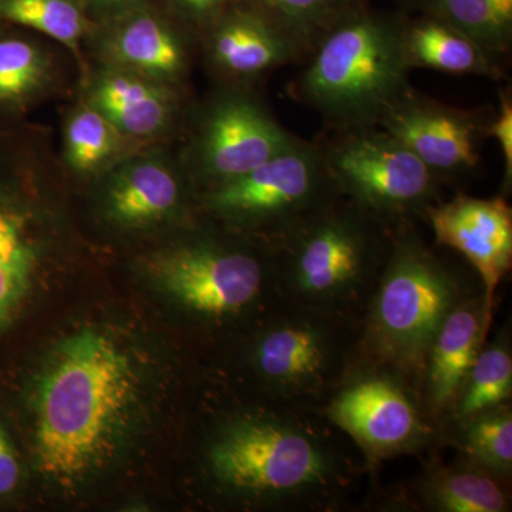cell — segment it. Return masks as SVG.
I'll return each mask as SVG.
<instances>
[{"instance_id": "22", "label": "cell", "mask_w": 512, "mask_h": 512, "mask_svg": "<svg viewBox=\"0 0 512 512\" xmlns=\"http://www.w3.org/2000/svg\"><path fill=\"white\" fill-rule=\"evenodd\" d=\"M424 15L470 37L491 57L508 50L512 40V0H419Z\"/></svg>"}, {"instance_id": "25", "label": "cell", "mask_w": 512, "mask_h": 512, "mask_svg": "<svg viewBox=\"0 0 512 512\" xmlns=\"http://www.w3.org/2000/svg\"><path fill=\"white\" fill-rule=\"evenodd\" d=\"M275 20L299 45L312 47L320 36L362 0H247Z\"/></svg>"}, {"instance_id": "29", "label": "cell", "mask_w": 512, "mask_h": 512, "mask_svg": "<svg viewBox=\"0 0 512 512\" xmlns=\"http://www.w3.org/2000/svg\"><path fill=\"white\" fill-rule=\"evenodd\" d=\"M235 0H168L174 15L205 32Z\"/></svg>"}, {"instance_id": "17", "label": "cell", "mask_w": 512, "mask_h": 512, "mask_svg": "<svg viewBox=\"0 0 512 512\" xmlns=\"http://www.w3.org/2000/svg\"><path fill=\"white\" fill-rule=\"evenodd\" d=\"M404 55L410 69L427 67L450 74L497 76L494 57L447 23L424 15L404 25Z\"/></svg>"}, {"instance_id": "12", "label": "cell", "mask_w": 512, "mask_h": 512, "mask_svg": "<svg viewBox=\"0 0 512 512\" xmlns=\"http://www.w3.org/2000/svg\"><path fill=\"white\" fill-rule=\"evenodd\" d=\"M205 35L211 63L231 79H254L271 72L303 49L279 23L247 0H235Z\"/></svg>"}, {"instance_id": "6", "label": "cell", "mask_w": 512, "mask_h": 512, "mask_svg": "<svg viewBox=\"0 0 512 512\" xmlns=\"http://www.w3.org/2000/svg\"><path fill=\"white\" fill-rule=\"evenodd\" d=\"M148 268L175 299L205 315L237 312L261 288V265L254 256L214 245L167 249L154 255Z\"/></svg>"}, {"instance_id": "20", "label": "cell", "mask_w": 512, "mask_h": 512, "mask_svg": "<svg viewBox=\"0 0 512 512\" xmlns=\"http://www.w3.org/2000/svg\"><path fill=\"white\" fill-rule=\"evenodd\" d=\"M63 140L64 165L80 177L104 173L124 157L128 141L86 100L67 119Z\"/></svg>"}, {"instance_id": "2", "label": "cell", "mask_w": 512, "mask_h": 512, "mask_svg": "<svg viewBox=\"0 0 512 512\" xmlns=\"http://www.w3.org/2000/svg\"><path fill=\"white\" fill-rule=\"evenodd\" d=\"M402 19L359 6L316 43L296 94L323 119L345 130L380 126L412 93Z\"/></svg>"}, {"instance_id": "9", "label": "cell", "mask_w": 512, "mask_h": 512, "mask_svg": "<svg viewBox=\"0 0 512 512\" xmlns=\"http://www.w3.org/2000/svg\"><path fill=\"white\" fill-rule=\"evenodd\" d=\"M380 126L433 173H458L478 164V138L485 127L467 111L410 93Z\"/></svg>"}, {"instance_id": "24", "label": "cell", "mask_w": 512, "mask_h": 512, "mask_svg": "<svg viewBox=\"0 0 512 512\" xmlns=\"http://www.w3.org/2000/svg\"><path fill=\"white\" fill-rule=\"evenodd\" d=\"M325 362L322 340L306 328H281L269 333L258 350L262 372L278 382H302Z\"/></svg>"}, {"instance_id": "31", "label": "cell", "mask_w": 512, "mask_h": 512, "mask_svg": "<svg viewBox=\"0 0 512 512\" xmlns=\"http://www.w3.org/2000/svg\"><path fill=\"white\" fill-rule=\"evenodd\" d=\"M20 468L15 448L10 443L9 434L0 423V495L8 494L18 484Z\"/></svg>"}, {"instance_id": "30", "label": "cell", "mask_w": 512, "mask_h": 512, "mask_svg": "<svg viewBox=\"0 0 512 512\" xmlns=\"http://www.w3.org/2000/svg\"><path fill=\"white\" fill-rule=\"evenodd\" d=\"M485 137H493L501 148L504 160L505 183L512 177V103L510 96L501 94L500 111L497 117L484 128Z\"/></svg>"}, {"instance_id": "7", "label": "cell", "mask_w": 512, "mask_h": 512, "mask_svg": "<svg viewBox=\"0 0 512 512\" xmlns=\"http://www.w3.org/2000/svg\"><path fill=\"white\" fill-rule=\"evenodd\" d=\"M328 180L323 150L299 140L248 174L212 188L208 204L235 220H271L305 207Z\"/></svg>"}, {"instance_id": "8", "label": "cell", "mask_w": 512, "mask_h": 512, "mask_svg": "<svg viewBox=\"0 0 512 512\" xmlns=\"http://www.w3.org/2000/svg\"><path fill=\"white\" fill-rule=\"evenodd\" d=\"M451 305L447 279L426 255L403 249L386 276L377 319L394 349L416 355L433 342Z\"/></svg>"}, {"instance_id": "21", "label": "cell", "mask_w": 512, "mask_h": 512, "mask_svg": "<svg viewBox=\"0 0 512 512\" xmlns=\"http://www.w3.org/2000/svg\"><path fill=\"white\" fill-rule=\"evenodd\" d=\"M480 338V323L470 309H458L444 318L431 357L434 403L444 404L456 394L476 360Z\"/></svg>"}, {"instance_id": "32", "label": "cell", "mask_w": 512, "mask_h": 512, "mask_svg": "<svg viewBox=\"0 0 512 512\" xmlns=\"http://www.w3.org/2000/svg\"><path fill=\"white\" fill-rule=\"evenodd\" d=\"M147 0H84L90 15H100L109 19L111 16L120 15L127 10L146 5Z\"/></svg>"}, {"instance_id": "16", "label": "cell", "mask_w": 512, "mask_h": 512, "mask_svg": "<svg viewBox=\"0 0 512 512\" xmlns=\"http://www.w3.org/2000/svg\"><path fill=\"white\" fill-rule=\"evenodd\" d=\"M363 241L348 224L329 221L312 229L298 249L295 272L303 289L335 291L348 285L362 268Z\"/></svg>"}, {"instance_id": "14", "label": "cell", "mask_w": 512, "mask_h": 512, "mask_svg": "<svg viewBox=\"0 0 512 512\" xmlns=\"http://www.w3.org/2000/svg\"><path fill=\"white\" fill-rule=\"evenodd\" d=\"M87 103L127 140H151L174 123V87L119 67L104 66L90 84Z\"/></svg>"}, {"instance_id": "19", "label": "cell", "mask_w": 512, "mask_h": 512, "mask_svg": "<svg viewBox=\"0 0 512 512\" xmlns=\"http://www.w3.org/2000/svg\"><path fill=\"white\" fill-rule=\"evenodd\" d=\"M60 62L49 46L23 37L0 39V106L25 107L55 92Z\"/></svg>"}, {"instance_id": "28", "label": "cell", "mask_w": 512, "mask_h": 512, "mask_svg": "<svg viewBox=\"0 0 512 512\" xmlns=\"http://www.w3.org/2000/svg\"><path fill=\"white\" fill-rule=\"evenodd\" d=\"M474 456L488 466L507 470L512 463V421L510 414L478 421L468 434Z\"/></svg>"}, {"instance_id": "26", "label": "cell", "mask_w": 512, "mask_h": 512, "mask_svg": "<svg viewBox=\"0 0 512 512\" xmlns=\"http://www.w3.org/2000/svg\"><path fill=\"white\" fill-rule=\"evenodd\" d=\"M463 402V414H474L507 399L512 386V362L507 352L491 349L476 357Z\"/></svg>"}, {"instance_id": "1", "label": "cell", "mask_w": 512, "mask_h": 512, "mask_svg": "<svg viewBox=\"0 0 512 512\" xmlns=\"http://www.w3.org/2000/svg\"><path fill=\"white\" fill-rule=\"evenodd\" d=\"M130 359L106 335L64 340L40 380L36 460L40 473L72 485L114 453L136 400Z\"/></svg>"}, {"instance_id": "11", "label": "cell", "mask_w": 512, "mask_h": 512, "mask_svg": "<svg viewBox=\"0 0 512 512\" xmlns=\"http://www.w3.org/2000/svg\"><path fill=\"white\" fill-rule=\"evenodd\" d=\"M99 47L106 66L119 67L174 87L185 76L187 49L170 19L147 5L104 22Z\"/></svg>"}, {"instance_id": "23", "label": "cell", "mask_w": 512, "mask_h": 512, "mask_svg": "<svg viewBox=\"0 0 512 512\" xmlns=\"http://www.w3.org/2000/svg\"><path fill=\"white\" fill-rule=\"evenodd\" d=\"M0 19L36 30L80 59V43L93 32L84 0H0Z\"/></svg>"}, {"instance_id": "13", "label": "cell", "mask_w": 512, "mask_h": 512, "mask_svg": "<svg viewBox=\"0 0 512 512\" xmlns=\"http://www.w3.org/2000/svg\"><path fill=\"white\" fill-rule=\"evenodd\" d=\"M110 220L128 228L147 227L170 217L181 200L174 164L158 154H130L104 173Z\"/></svg>"}, {"instance_id": "3", "label": "cell", "mask_w": 512, "mask_h": 512, "mask_svg": "<svg viewBox=\"0 0 512 512\" xmlns=\"http://www.w3.org/2000/svg\"><path fill=\"white\" fill-rule=\"evenodd\" d=\"M224 483L258 494H281L313 484L325 460L302 434L269 423H242L228 431L211 453Z\"/></svg>"}, {"instance_id": "15", "label": "cell", "mask_w": 512, "mask_h": 512, "mask_svg": "<svg viewBox=\"0 0 512 512\" xmlns=\"http://www.w3.org/2000/svg\"><path fill=\"white\" fill-rule=\"evenodd\" d=\"M332 417L357 440L373 448L400 446L417 429L412 404L382 380L359 383L343 393L333 404Z\"/></svg>"}, {"instance_id": "18", "label": "cell", "mask_w": 512, "mask_h": 512, "mask_svg": "<svg viewBox=\"0 0 512 512\" xmlns=\"http://www.w3.org/2000/svg\"><path fill=\"white\" fill-rule=\"evenodd\" d=\"M0 184V326L22 301L40 259L32 214Z\"/></svg>"}, {"instance_id": "10", "label": "cell", "mask_w": 512, "mask_h": 512, "mask_svg": "<svg viewBox=\"0 0 512 512\" xmlns=\"http://www.w3.org/2000/svg\"><path fill=\"white\" fill-rule=\"evenodd\" d=\"M437 242L466 256L483 278L490 315L495 291L512 264V212L500 198L458 195L430 214Z\"/></svg>"}, {"instance_id": "4", "label": "cell", "mask_w": 512, "mask_h": 512, "mask_svg": "<svg viewBox=\"0 0 512 512\" xmlns=\"http://www.w3.org/2000/svg\"><path fill=\"white\" fill-rule=\"evenodd\" d=\"M298 141L254 96L229 92L205 113L195 137L192 164L218 187L255 170Z\"/></svg>"}, {"instance_id": "27", "label": "cell", "mask_w": 512, "mask_h": 512, "mask_svg": "<svg viewBox=\"0 0 512 512\" xmlns=\"http://www.w3.org/2000/svg\"><path fill=\"white\" fill-rule=\"evenodd\" d=\"M436 498L451 512H500L505 510L501 488L490 478L461 473L448 476L437 485Z\"/></svg>"}, {"instance_id": "5", "label": "cell", "mask_w": 512, "mask_h": 512, "mask_svg": "<svg viewBox=\"0 0 512 512\" xmlns=\"http://www.w3.org/2000/svg\"><path fill=\"white\" fill-rule=\"evenodd\" d=\"M332 180L379 208H400L426 198L436 173L386 131L348 130L323 150Z\"/></svg>"}]
</instances>
